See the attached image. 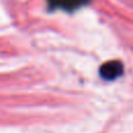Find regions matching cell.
<instances>
[{
	"label": "cell",
	"instance_id": "6da1fadb",
	"mask_svg": "<svg viewBox=\"0 0 133 133\" xmlns=\"http://www.w3.org/2000/svg\"><path fill=\"white\" fill-rule=\"evenodd\" d=\"M124 74V64L119 60H111L99 68V75L105 81H115Z\"/></svg>",
	"mask_w": 133,
	"mask_h": 133
},
{
	"label": "cell",
	"instance_id": "7a4b0ae2",
	"mask_svg": "<svg viewBox=\"0 0 133 133\" xmlns=\"http://www.w3.org/2000/svg\"><path fill=\"white\" fill-rule=\"evenodd\" d=\"M90 2V0H47V5L50 11H65L72 12L81 7L85 6Z\"/></svg>",
	"mask_w": 133,
	"mask_h": 133
}]
</instances>
